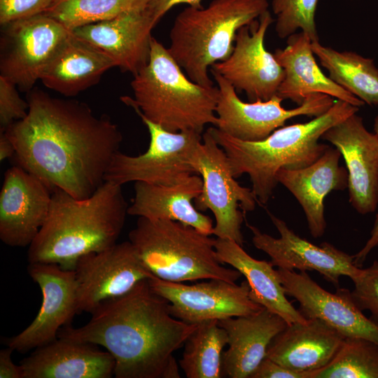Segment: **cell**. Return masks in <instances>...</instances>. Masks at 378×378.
Masks as SVG:
<instances>
[{"instance_id": "6da1fadb", "label": "cell", "mask_w": 378, "mask_h": 378, "mask_svg": "<svg viewBox=\"0 0 378 378\" xmlns=\"http://www.w3.org/2000/svg\"><path fill=\"white\" fill-rule=\"evenodd\" d=\"M27 116L4 132L19 165L52 192L61 189L83 200L105 181L122 134L109 116H97L85 103L57 98L34 89Z\"/></svg>"}, {"instance_id": "7a4b0ae2", "label": "cell", "mask_w": 378, "mask_h": 378, "mask_svg": "<svg viewBox=\"0 0 378 378\" xmlns=\"http://www.w3.org/2000/svg\"><path fill=\"white\" fill-rule=\"evenodd\" d=\"M80 328L67 325L58 337L103 346L113 356L115 378H179L174 353L197 328L171 314L170 304L148 279L100 304Z\"/></svg>"}, {"instance_id": "3957f363", "label": "cell", "mask_w": 378, "mask_h": 378, "mask_svg": "<svg viewBox=\"0 0 378 378\" xmlns=\"http://www.w3.org/2000/svg\"><path fill=\"white\" fill-rule=\"evenodd\" d=\"M128 207L122 186L109 181L83 200L54 190L47 218L29 246V262L74 270L82 256L116 244Z\"/></svg>"}, {"instance_id": "277c9868", "label": "cell", "mask_w": 378, "mask_h": 378, "mask_svg": "<svg viewBox=\"0 0 378 378\" xmlns=\"http://www.w3.org/2000/svg\"><path fill=\"white\" fill-rule=\"evenodd\" d=\"M358 111L359 107L335 99L322 115L304 123L279 127L258 141L233 138L216 127L209 129L225 152L234 177L247 174L257 200L266 204L278 183L279 170L298 169L313 164L330 147L318 142L323 133Z\"/></svg>"}, {"instance_id": "5b68a950", "label": "cell", "mask_w": 378, "mask_h": 378, "mask_svg": "<svg viewBox=\"0 0 378 378\" xmlns=\"http://www.w3.org/2000/svg\"><path fill=\"white\" fill-rule=\"evenodd\" d=\"M154 37L147 64L131 82L134 98L121 100L139 116L172 132L202 133L206 125L217 123L218 87H205L191 80Z\"/></svg>"}, {"instance_id": "8992f818", "label": "cell", "mask_w": 378, "mask_h": 378, "mask_svg": "<svg viewBox=\"0 0 378 378\" xmlns=\"http://www.w3.org/2000/svg\"><path fill=\"white\" fill-rule=\"evenodd\" d=\"M267 0H213L189 6L176 17L167 48L193 82L214 86L209 70L231 54L237 31L268 10Z\"/></svg>"}, {"instance_id": "52a82bcc", "label": "cell", "mask_w": 378, "mask_h": 378, "mask_svg": "<svg viewBox=\"0 0 378 378\" xmlns=\"http://www.w3.org/2000/svg\"><path fill=\"white\" fill-rule=\"evenodd\" d=\"M129 241L150 273L162 280L218 279L235 283L242 275L218 260L216 239L178 221L138 217Z\"/></svg>"}, {"instance_id": "ba28073f", "label": "cell", "mask_w": 378, "mask_h": 378, "mask_svg": "<svg viewBox=\"0 0 378 378\" xmlns=\"http://www.w3.org/2000/svg\"><path fill=\"white\" fill-rule=\"evenodd\" d=\"M202 179L200 195L195 200L201 212L211 210L216 219L213 234L243 246L241 232L244 212L253 211L256 197L251 189L241 186L232 174L227 156L208 128L190 161Z\"/></svg>"}, {"instance_id": "9c48e42d", "label": "cell", "mask_w": 378, "mask_h": 378, "mask_svg": "<svg viewBox=\"0 0 378 378\" xmlns=\"http://www.w3.org/2000/svg\"><path fill=\"white\" fill-rule=\"evenodd\" d=\"M139 117L150 134L147 150L136 156L117 152L107 169L104 181L121 186L137 181L172 185L196 174L190 161L202 141V134L195 131L169 132Z\"/></svg>"}, {"instance_id": "30bf717a", "label": "cell", "mask_w": 378, "mask_h": 378, "mask_svg": "<svg viewBox=\"0 0 378 378\" xmlns=\"http://www.w3.org/2000/svg\"><path fill=\"white\" fill-rule=\"evenodd\" d=\"M219 90L216 108L217 123L222 132L245 141L265 139L290 118L300 115L316 117L326 112L335 99L322 93L311 94L296 108L282 107L276 94L267 101L244 102L234 88L222 76L211 71Z\"/></svg>"}, {"instance_id": "8fae6325", "label": "cell", "mask_w": 378, "mask_h": 378, "mask_svg": "<svg viewBox=\"0 0 378 378\" xmlns=\"http://www.w3.org/2000/svg\"><path fill=\"white\" fill-rule=\"evenodd\" d=\"M2 26L1 76L30 92L70 31L45 13Z\"/></svg>"}, {"instance_id": "7c38bea8", "label": "cell", "mask_w": 378, "mask_h": 378, "mask_svg": "<svg viewBox=\"0 0 378 378\" xmlns=\"http://www.w3.org/2000/svg\"><path fill=\"white\" fill-rule=\"evenodd\" d=\"M77 314H92L102 303L154 276L130 241L82 256L75 270Z\"/></svg>"}, {"instance_id": "4fadbf2b", "label": "cell", "mask_w": 378, "mask_h": 378, "mask_svg": "<svg viewBox=\"0 0 378 378\" xmlns=\"http://www.w3.org/2000/svg\"><path fill=\"white\" fill-rule=\"evenodd\" d=\"M148 284L169 302L174 317L190 324L248 316L264 308L251 299L246 280L239 285L218 279L187 285L153 276Z\"/></svg>"}, {"instance_id": "5bb4252c", "label": "cell", "mask_w": 378, "mask_h": 378, "mask_svg": "<svg viewBox=\"0 0 378 378\" xmlns=\"http://www.w3.org/2000/svg\"><path fill=\"white\" fill-rule=\"evenodd\" d=\"M274 21L268 10L240 28L230 55L211 67V71L222 76L237 92H244L250 102L273 97L284 78L282 67L265 46V34Z\"/></svg>"}, {"instance_id": "9a60e30c", "label": "cell", "mask_w": 378, "mask_h": 378, "mask_svg": "<svg viewBox=\"0 0 378 378\" xmlns=\"http://www.w3.org/2000/svg\"><path fill=\"white\" fill-rule=\"evenodd\" d=\"M268 214L279 233V238L262 232L253 225H246L253 234L254 246L267 254L277 269L316 271L337 288L341 276L352 280L360 273L361 268L354 264V255L327 241L312 244L295 234L282 219L270 212Z\"/></svg>"}, {"instance_id": "2e32d148", "label": "cell", "mask_w": 378, "mask_h": 378, "mask_svg": "<svg viewBox=\"0 0 378 378\" xmlns=\"http://www.w3.org/2000/svg\"><path fill=\"white\" fill-rule=\"evenodd\" d=\"M28 273L42 293L40 309L33 321L19 334L5 340L13 351L26 352L58 337L61 328L77 314L76 281L74 270L52 263H29Z\"/></svg>"}, {"instance_id": "e0dca14e", "label": "cell", "mask_w": 378, "mask_h": 378, "mask_svg": "<svg viewBox=\"0 0 378 378\" xmlns=\"http://www.w3.org/2000/svg\"><path fill=\"white\" fill-rule=\"evenodd\" d=\"M277 271L286 294L298 302V310L307 319H321L344 337L365 338L378 344V323L363 314L349 290L339 287L332 293L307 272Z\"/></svg>"}, {"instance_id": "ac0fdd59", "label": "cell", "mask_w": 378, "mask_h": 378, "mask_svg": "<svg viewBox=\"0 0 378 378\" xmlns=\"http://www.w3.org/2000/svg\"><path fill=\"white\" fill-rule=\"evenodd\" d=\"M52 191L19 165L4 174L0 192V239L11 247L29 246L49 213Z\"/></svg>"}, {"instance_id": "d6986e66", "label": "cell", "mask_w": 378, "mask_h": 378, "mask_svg": "<svg viewBox=\"0 0 378 378\" xmlns=\"http://www.w3.org/2000/svg\"><path fill=\"white\" fill-rule=\"evenodd\" d=\"M337 148L348 172L349 202L360 214L378 206V136L370 132L363 118L352 114L326 130L321 138Z\"/></svg>"}, {"instance_id": "ffe728a7", "label": "cell", "mask_w": 378, "mask_h": 378, "mask_svg": "<svg viewBox=\"0 0 378 378\" xmlns=\"http://www.w3.org/2000/svg\"><path fill=\"white\" fill-rule=\"evenodd\" d=\"M158 22L146 6L70 31L109 57L115 66L134 75L148 61L151 30Z\"/></svg>"}, {"instance_id": "44dd1931", "label": "cell", "mask_w": 378, "mask_h": 378, "mask_svg": "<svg viewBox=\"0 0 378 378\" xmlns=\"http://www.w3.org/2000/svg\"><path fill=\"white\" fill-rule=\"evenodd\" d=\"M22 378H111L112 355L97 345L57 337L20 362Z\"/></svg>"}, {"instance_id": "7402d4cb", "label": "cell", "mask_w": 378, "mask_h": 378, "mask_svg": "<svg viewBox=\"0 0 378 378\" xmlns=\"http://www.w3.org/2000/svg\"><path fill=\"white\" fill-rule=\"evenodd\" d=\"M340 150L330 146L311 165L298 169H280L276 175L278 183L286 187L301 205L314 238L326 232V197L332 190H343L348 186V172L340 166Z\"/></svg>"}, {"instance_id": "603a6c76", "label": "cell", "mask_w": 378, "mask_h": 378, "mask_svg": "<svg viewBox=\"0 0 378 378\" xmlns=\"http://www.w3.org/2000/svg\"><path fill=\"white\" fill-rule=\"evenodd\" d=\"M227 335V351L223 352V375L230 378H250L266 357L276 335L288 326L278 314L263 308L248 315L218 320Z\"/></svg>"}, {"instance_id": "cb8c5ba5", "label": "cell", "mask_w": 378, "mask_h": 378, "mask_svg": "<svg viewBox=\"0 0 378 378\" xmlns=\"http://www.w3.org/2000/svg\"><path fill=\"white\" fill-rule=\"evenodd\" d=\"M344 336L318 318L294 323L271 342L266 357L299 372L326 366L338 351Z\"/></svg>"}, {"instance_id": "d4e9b609", "label": "cell", "mask_w": 378, "mask_h": 378, "mask_svg": "<svg viewBox=\"0 0 378 378\" xmlns=\"http://www.w3.org/2000/svg\"><path fill=\"white\" fill-rule=\"evenodd\" d=\"M310 38L303 31L287 38V46L274 56L284 70L276 95L300 105L307 96L322 93L360 107L365 103L326 76L314 57Z\"/></svg>"}, {"instance_id": "484cf974", "label": "cell", "mask_w": 378, "mask_h": 378, "mask_svg": "<svg viewBox=\"0 0 378 378\" xmlns=\"http://www.w3.org/2000/svg\"><path fill=\"white\" fill-rule=\"evenodd\" d=\"M202 179L192 174L172 185L137 181L128 215L150 219H167L190 225L200 232L213 234V220L197 210L192 200L202 192Z\"/></svg>"}, {"instance_id": "4316f807", "label": "cell", "mask_w": 378, "mask_h": 378, "mask_svg": "<svg viewBox=\"0 0 378 378\" xmlns=\"http://www.w3.org/2000/svg\"><path fill=\"white\" fill-rule=\"evenodd\" d=\"M215 249L218 260L244 275L250 286L251 300L283 318L288 325L307 321L287 299L277 270L272 262L259 260L248 255L234 241L217 238Z\"/></svg>"}, {"instance_id": "83f0119b", "label": "cell", "mask_w": 378, "mask_h": 378, "mask_svg": "<svg viewBox=\"0 0 378 378\" xmlns=\"http://www.w3.org/2000/svg\"><path fill=\"white\" fill-rule=\"evenodd\" d=\"M113 66L109 57L70 31L40 80L46 88L72 97L99 82L101 76Z\"/></svg>"}, {"instance_id": "f1b7e54d", "label": "cell", "mask_w": 378, "mask_h": 378, "mask_svg": "<svg viewBox=\"0 0 378 378\" xmlns=\"http://www.w3.org/2000/svg\"><path fill=\"white\" fill-rule=\"evenodd\" d=\"M313 52L329 78L365 104L378 106V68L374 60L352 51H338L312 42Z\"/></svg>"}, {"instance_id": "f546056e", "label": "cell", "mask_w": 378, "mask_h": 378, "mask_svg": "<svg viewBox=\"0 0 378 378\" xmlns=\"http://www.w3.org/2000/svg\"><path fill=\"white\" fill-rule=\"evenodd\" d=\"M227 344V335L218 320L205 321L184 343L179 365L188 378H220L223 349Z\"/></svg>"}, {"instance_id": "4dcf8cb0", "label": "cell", "mask_w": 378, "mask_h": 378, "mask_svg": "<svg viewBox=\"0 0 378 378\" xmlns=\"http://www.w3.org/2000/svg\"><path fill=\"white\" fill-rule=\"evenodd\" d=\"M149 0H54L44 13L69 31L147 6Z\"/></svg>"}, {"instance_id": "1f68e13d", "label": "cell", "mask_w": 378, "mask_h": 378, "mask_svg": "<svg viewBox=\"0 0 378 378\" xmlns=\"http://www.w3.org/2000/svg\"><path fill=\"white\" fill-rule=\"evenodd\" d=\"M312 378H378V344L345 337L332 360Z\"/></svg>"}, {"instance_id": "d6a6232c", "label": "cell", "mask_w": 378, "mask_h": 378, "mask_svg": "<svg viewBox=\"0 0 378 378\" xmlns=\"http://www.w3.org/2000/svg\"><path fill=\"white\" fill-rule=\"evenodd\" d=\"M318 2V0H272L278 36L288 38L300 29L312 42L318 41L315 22Z\"/></svg>"}, {"instance_id": "836d02e7", "label": "cell", "mask_w": 378, "mask_h": 378, "mask_svg": "<svg viewBox=\"0 0 378 378\" xmlns=\"http://www.w3.org/2000/svg\"><path fill=\"white\" fill-rule=\"evenodd\" d=\"M354 289L351 291V297L363 311L371 313V319L378 323V260L365 269L352 279Z\"/></svg>"}, {"instance_id": "e575fe53", "label": "cell", "mask_w": 378, "mask_h": 378, "mask_svg": "<svg viewBox=\"0 0 378 378\" xmlns=\"http://www.w3.org/2000/svg\"><path fill=\"white\" fill-rule=\"evenodd\" d=\"M17 86L7 78L0 76V126L4 132L13 123L24 119L29 111V103L20 97Z\"/></svg>"}, {"instance_id": "d590c367", "label": "cell", "mask_w": 378, "mask_h": 378, "mask_svg": "<svg viewBox=\"0 0 378 378\" xmlns=\"http://www.w3.org/2000/svg\"><path fill=\"white\" fill-rule=\"evenodd\" d=\"M54 0H0L1 25L44 13Z\"/></svg>"}, {"instance_id": "8d00e7d4", "label": "cell", "mask_w": 378, "mask_h": 378, "mask_svg": "<svg viewBox=\"0 0 378 378\" xmlns=\"http://www.w3.org/2000/svg\"><path fill=\"white\" fill-rule=\"evenodd\" d=\"M250 378H312V372L293 371L265 357Z\"/></svg>"}, {"instance_id": "74e56055", "label": "cell", "mask_w": 378, "mask_h": 378, "mask_svg": "<svg viewBox=\"0 0 378 378\" xmlns=\"http://www.w3.org/2000/svg\"><path fill=\"white\" fill-rule=\"evenodd\" d=\"M202 0H149L147 7L153 14L155 19L160 20L174 6L178 4H188L195 8L203 7Z\"/></svg>"}, {"instance_id": "f35d334b", "label": "cell", "mask_w": 378, "mask_h": 378, "mask_svg": "<svg viewBox=\"0 0 378 378\" xmlns=\"http://www.w3.org/2000/svg\"><path fill=\"white\" fill-rule=\"evenodd\" d=\"M13 351L8 346L0 351V378H22L20 365L12 360Z\"/></svg>"}, {"instance_id": "ab89813d", "label": "cell", "mask_w": 378, "mask_h": 378, "mask_svg": "<svg viewBox=\"0 0 378 378\" xmlns=\"http://www.w3.org/2000/svg\"><path fill=\"white\" fill-rule=\"evenodd\" d=\"M378 246V213L376 215V218L374 222L372 229L370 232V236L365 244L363 248L355 255L354 258V264L360 267L363 262L365 260L367 256L369 253L376 247Z\"/></svg>"}, {"instance_id": "60d3db41", "label": "cell", "mask_w": 378, "mask_h": 378, "mask_svg": "<svg viewBox=\"0 0 378 378\" xmlns=\"http://www.w3.org/2000/svg\"><path fill=\"white\" fill-rule=\"evenodd\" d=\"M15 153V147L4 132L0 134V160L1 162L7 158L14 157Z\"/></svg>"}, {"instance_id": "b9f144b4", "label": "cell", "mask_w": 378, "mask_h": 378, "mask_svg": "<svg viewBox=\"0 0 378 378\" xmlns=\"http://www.w3.org/2000/svg\"><path fill=\"white\" fill-rule=\"evenodd\" d=\"M374 133L378 136V115L375 118L374 122Z\"/></svg>"}]
</instances>
